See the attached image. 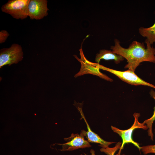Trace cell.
I'll use <instances>...</instances> for the list:
<instances>
[{
    "instance_id": "cell-3",
    "label": "cell",
    "mask_w": 155,
    "mask_h": 155,
    "mask_svg": "<svg viewBox=\"0 0 155 155\" xmlns=\"http://www.w3.org/2000/svg\"><path fill=\"white\" fill-rule=\"evenodd\" d=\"M30 1V0H9L2 6L1 10L15 19L23 20L28 16Z\"/></svg>"
},
{
    "instance_id": "cell-7",
    "label": "cell",
    "mask_w": 155,
    "mask_h": 155,
    "mask_svg": "<svg viewBox=\"0 0 155 155\" xmlns=\"http://www.w3.org/2000/svg\"><path fill=\"white\" fill-rule=\"evenodd\" d=\"M46 0H30L28 9V16L31 20H40L48 15L49 10Z\"/></svg>"
},
{
    "instance_id": "cell-6",
    "label": "cell",
    "mask_w": 155,
    "mask_h": 155,
    "mask_svg": "<svg viewBox=\"0 0 155 155\" xmlns=\"http://www.w3.org/2000/svg\"><path fill=\"white\" fill-rule=\"evenodd\" d=\"M80 51L81 58L79 59L75 55V57L81 65L79 71L74 76L75 78L85 74H90L97 76L108 81L111 82L113 81L112 79L100 72V69L98 66V63H92L88 61L85 57L82 49L80 50Z\"/></svg>"
},
{
    "instance_id": "cell-8",
    "label": "cell",
    "mask_w": 155,
    "mask_h": 155,
    "mask_svg": "<svg viewBox=\"0 0 155 155\" xmlns=\"http://www.w3.org/2000/svg\"><path fill=\"white\" fill-rule=\"evenodd\" d=\"M84 136L81 133L80 134L72 133L70 136L64 138L66 142L63 144H59L62 147L61 151H71L79 148L91 147L89 142L84 139Z\"/></svg>"
},
{
    "instance_id": "cell-5",
    "label": "cell",
    "mask_w": 155,
    "mask_h": 155,
    "mask_svg": "<svg viewBox=\"0 0 155 155\" xmlns=\"http://www.w3.org/2000/svg\"><path fill=\"white\" fill-rule=\"evenodd\" d=\"M98 66L100 69L114 74L123 81L129 84L135 86H148L155 89V86L143 80L137 76L134 71L128 69L125 71H121L107 67L99 64H98Z\"/></svg>"
},
{
    "instance_id": "cell-13",
    "label": "cell",
    "mask_w": 155,
    "mask_h": 155,
    "mask_svg": "<svg viewBox=\"0 0 155 155\" xmlns=\"http://www.w3.org/2000/svg\"><path fill=\"white\" fill-rule=\"evenodd\" d=\"M121 144V142H118L115 147L112 148H110L109 147L106 148H102L100 149V151L102 152H104L107 155H114L115 152L119 148H120Z\"/></svg>"
},
{
    "instance_id": "cell-11",
    "label": "cell",
    "mask_w": 155,
    "mask_h": 155,
    "mask_svg": "<svg viewBox=\"0 0 155 155\" xmlns=\"http://www.w3.org/2000/svg\"><path fill=\"white\" fill-rule=\"evenodd\" d=\"M139 32L142 36L146 38L145 40L151 44L155 43V22L152 26L149 28H140Z\"/></svg>"
},
{
    "instance_id": "cell-2",
    "label": "cell",
    "mask_w": 155,
    "mask_h": 155,
    "mask_svg": "<svg viewBox=\"0 0 155 155\" xmlns=\"http://www.w3.org/2000/svg\"><path fill=\"white\" fill-rule=\"evenodd\" d=\"M134 118V121L133 124L129 129L125 130L120 129L115 127L111 126V127L113 131L118 134L121 137L122 142L121 144L119 150L117 155H121V151L123 148L125 144L131 143L137 148L139 150H141V147L139 146V144L134 141L132 138V135L133 132L135 129L141 128L144 130L148 129L145 123L143 122L140 123L138 121V118L140 116V113H134L133 114Z\"/></svg>"
},
{
    "instance_id": "cell-10",
    "label": "cell",
    "mask_w": 155,
    "mask_h": 155,
    "mask_svg": "<svg viewBox=\"0 0 155 155\" xmlns=\"http://www.w3.org/2000/svg\"><path fill=\"white\" fill-rule=\"evenodd\" d=\"M124 59L122 56L117 55L111 50L102 49L100 50L99 53L96 54L95 61L97 63L99 64L101 59L113 60L116 64H118L123 61Z\"/></svg>"
},
{
    "instance_id": "cell-16",
    "label": "cell",
    "mask_w": 155,
    "mask_h": 155,
    "mask_svg": "<svg viewBox=\"0 0 155 155\" xmlns=\"http://www.w3.org/2000/svg\"><path fill=\"white\" fill-rule=\"evenodd\" d=\"M90 152L91 154V155H95V152L94 150L91 149L90 151ZM81 155H87L85 153H84V155L81 154Z\"/></svg>"
},
{
    "instance_id": "cell-1",
    "label": "cell",
    "mask_w": 155,
    "mask_h": 155,
    "mask_svg": "<svg viewBox=\"0 0 155 155\" xmlns=\"http://www.w3.org/2000/svg\"><path fill=\"white\" fill-rule=\"evenodd\" d=\"M146 48L143 42L133 41L127 48H125L120 44L117 39L114 40V46L111 49L112 52L123 57L127 61V64L125 67L134 72L140 63L148 61L155 63V49L148 41L145 40Z\"/></svg>"
},
{
    "instance_id": "cell-4",
    "label": "cell",
    "mask_w": 155,
    "mask_h": 155,
    "mask_svg": "<svg viewBox=\"0 0 155 155\" xmlns=\"http://www.w3.org/2000/svg\"><path fill=\"white\" fill-rule=\"evenodd\" d=\"M23 53L21 45L13 44L8 48L1 49L0 52V67L8 65L17 63L23 58Z\"/></svg>"
},
{
    "instance_id": "cell-15",
    "label": "cell",
    "mask_w": 155,
    "mask_h": 155,
    "mask_svg": "<svg viewBox=\"0 0 155 155\" xmlns=\"http://www.w3.org/2000/svg\"><path fill=\"white\" fill-rule=\"evenodd\" d=\"M9 34L5 30H3L0 32V43L1 44L4 43L6 40Z\"/></svg>"
},
{
    "instance_id": "cell-14",
    "label": "cell",
    "mask_w": 155,
    "mask_h": 155,
    "mask_svg": "<svg viewBox=\"0 0 155 155\" xmlns=\"http://www.w3.org/2000/svg\"><path fill=\"white\" fill-rule=\"evenodd\" d=\"M141 150L144 154L149 153L155 154V145H150L141 147Z\"/></svg>"
},
{
    "instance_id": "cell-12",
    "label": "cell",
    "mask_w": 155,
    "mask_h": 155,
    "mask_svg": "<svg viewBox=\"0 0 155 155\" xmlns=\"http://www.w3.org/2000/svg\"><path fill=\"white\" fill-rule=\"evenodd\" d=\"M150 94L155 100V91L151 90L150 92ZM154 111L152 116L150 119L145 120L143 122L148 129V135L150 137L151 139L153 140V134L152 132V127L153 121L155 120V106L154 108Z\"/></svg>"
},
{
    "instance_id": "cell-9",
    "label": "cell",
    "mask_w": 155,
    "mask_h": 155,
    "mask_svg": "<svg viewBox=\"0 0 155 155\" xmlns=\"http://www.w3.org/2000/svg\"><path fill=\"white\" fill-rule=\"evenodd\" d=\"M82 118L85 121L87 128V131L84 130L81 131V133L87 139L89 142L99 143V146L102 148H106L108 147V146L113 143V142L106 141L102 139L98 135L93 132L90 129L89 125L85 118L82 110L80 108L79 109Z\"/></svg>"
}]
</instances>
